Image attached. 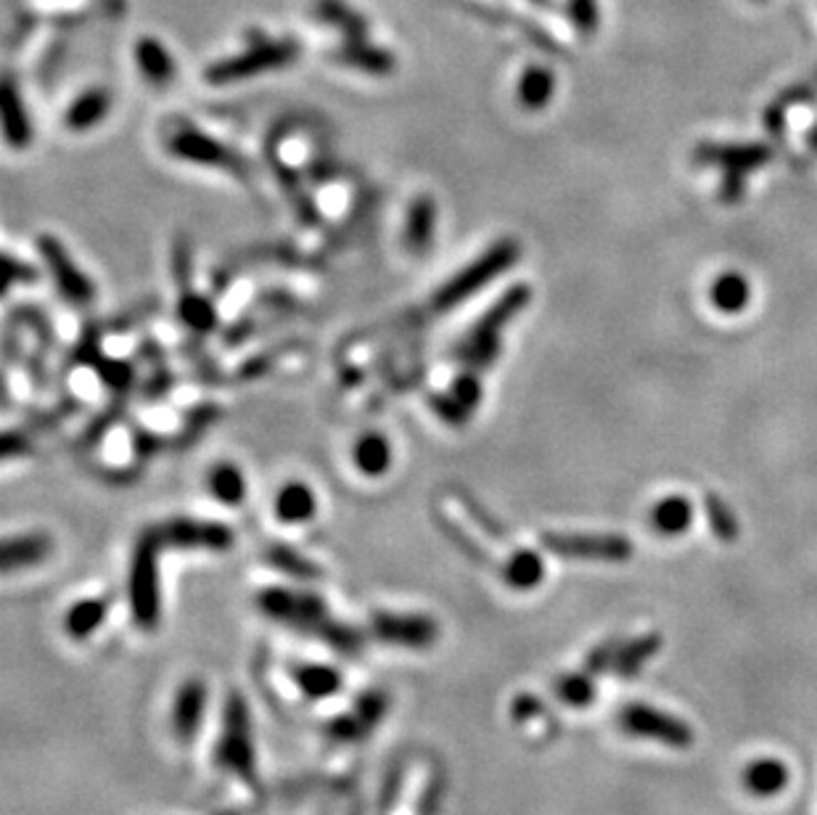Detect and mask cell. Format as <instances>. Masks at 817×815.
<instances>
[{"mask_svg": "<svg viewBox=\"0 0 817 815\" xmlns=\"http://www.w3.org/2000/svg\"><path fill=\"white\" fill-rule=\"evenodd\" d=\"M371 631L376 641L390 646H400V649H428L437 644L439 625L437 620L428 614L418 612H379L373 614Z\"/></svg>", "mask_w": 817, "mask_h": 815, "instance_id": "obj_9", "label": "cell"}, {"mask_svg": "<svg viewBox=\"0 0 817 815\" xmlns=\"http://www.w3.org/2000/svg\"><path fill=\"white\" fill-rule=\"evenodd\" d=\"M315 13H318L320 22L339 30L344 40L368 38V22L358 11L350 9L344 0H318V3H315Z\"/></svg>", "mask_w": 817, "mask_h": 815, "instance_id": "obj_29", "label": "cell"}, {"mask_svg": "<svg viewBox=\"0 0 817 815\" xmlns=\"http://www.w3.org/2000/svg\"><path fill=\"white\" fill-rule=\"evenodd\" d=\"M178 313H180V320H183V324L197 334H206L217 326V313H214V305L206 297H202V294L183 292Z\"/></svg>", "mask_w": 817, "mask_h": 815, "instance_id": "obj_35", "label": "cell"}, {"mask_svg": "<svg viewBox=\"0 0 817 815\" xmlns=\"http://www.w3.org/2000/svg\"><path fill=\"white\" fill-rule=\"evenodd\" d=\"M709 299H712L717 310L741 313L749 305V299H752V286H749V281L741 273H722L720 278H714L712 289H709Z\"/></svg>", "mask_w": 817, "mask_h": 815, "instance_id": "obj_32", "label": "cell"}, {"mask_svg": "<svg viewBox=\"0 0 817 815\" xmlns=\"http://www.w3.org/2000/svg\"><path fill=\"white\" fill-rule=\"evenodd\" d=\"M257 606L276 623L310 633L331 649L347 654L360 649L358 633L350 625L339 623L315 593L294 591V588H265L257 596Z\"/></svg>", "mask_w": 817, "mask_h": 815, "instance_id": "obj_1", "label": "cell"}, {"mask_svg": "<svg viewBox=\"0 0 817 815\" xmlns=\"http://www.w3.org/2000/svg\"><path fill=\"white\" fill-rule=\"evenodd\" d=\"M299 56V45L294 40H263V43L252 45V49L227 56L223 62H214L210 70L204 72L206 83L212 85H227L238 83V80L259 77L265 72H276L289 66L294 59Z\"/></svg>", "mask_w": 817, "mask_h": 815, "instance_id": "obj_6", "label": "cell"}, {"mask_svg": "<svg viewBox=\"0 0 817 815\" xmlns=\"http://www.w3.org/2000/svg\"><path fill=\"white\" fill-rule=\"evenodd\" d=\"M109 109H112V93L106 88H91L70 104V109H66V115H64V123L72 133H88L109 117Z\"/></svg>", "mask_w": 817, "mask_h": 815, "instance_id": "obj_19", "label": "cell"}, {"mask_svg": "<svg viewBox=\"0 0 817 815\" xmlns=\"http://www.w3.org/2000/svg\"><path fill=\"white\" fill-rule=\"evenodd\" d=\"M294 684L310 699H328L341 688L339 670L328 665H303L294 670Z\"/></svg>", "mask_w": 817, "mask_h": 815, "instance_id": "obj_34", "label": "cell"}, {"mask_svg": "<svg viewBox=\"0 0 817 815\" xmlns=\"http://www.w3.org/2000/svg\"><path fill=\"white\" fill-rule=\"evenodd\" d=\"M693 522V506L691 500L682 496H669L654 506L648 514V525L656 536L661 538H678L688 530Z\"/></svg>", "mask_w": 817, "mask_h": 815, "instance_id": "obj_24", "label": "cell"}, {"mask_svg": "<svg viewBox=\"0 0 817 815\" xmlns=\"http://www.w3.org/2000/svg\"><path fill=\"white\" fill-rule=\"evenodd\" d=\"M159 553H162V543H159L157 532L146 530L138 538L136 551H132L130 561V580H127V593H130V610L132 617L140 627L151 631L159 623L162 614V588H159Z\"/></svg>", "mask_w": 817, "mask_h": 815, "instance_id": "obj_3", "label": "cell"}, {"mask_svg": "<svg viewBox=\"0 0 817 815\" xmlns=\"http://www.w3.org/2000/svg\"><path fill=\"white\" fill-rule=\"evenodd\" d=\"M217 763L223 771L233 773L246 784L257 781V758H254V733L252 718L244 699L238 694L227 697L223 712V733L217 744Z\"/></svg>", "mask_w": 817, "mask_h": 815, "instance_id": "obj_5", "label": "cell"}, {"mask_svg": "<svg viewBox=\"0 0 817 815\" xmlns=\"http://www.w3.org/2000/svg\"><path fill=\"white\" fill-rule=\"evenodd\" d=\"M542 705L534 697H519L516 699L513 705V718L516 720H524V718H532L534 712H540Z\"/></svg>", "mask_w": 817, "mask_h": 815, "instance_id": "obj_45", "label": "cell"}, {"mask_svg": "<svg viewBox=\"0 0 817 815\" xmlns=\"http://www.w3.org/2000/svg\"><path fill=\"white\" fill-rule=\"evenodd\" d=\"M555 694L566 707H591L595 699V684L591 673H572V676H561L555 684Z\"/></svg>", "mask_w": 817, "mask_h": 815, "instance_id": "obj_36", "label": "cell"}, {"mask_svg": "<svg viewBox=\"0 0 817 815\" xmlns=\"http://www.w3.org/2000/svg\"><path fill=\"white\" fill-rule=\"evenodd\" d=\"M503 580L513 591H532V588H538L545 580L542 557L538 551H529V548L513 551L503 567Z\"/></svg>", "mask_w": 817, "mask_h": 815, "instance_id": "obj_30", "label": "cell"}, {"mask_svg": "<svg viewBox=\"0 0 817 815\" xmlns=\"http://www.w3.org/2000/svg\"><path fill=\"white\" fill-rule=\"evenodd\" d=\"M743 178H746L743 172H725V180H722V202H739Z\"/></svg>", "mask_w": 817, "mask_h": 815, "instance_id": "obj_44", "label": "cell"}, {"mask_svg": "<svg viewBox=\"0 0 817 815\" xmlns=\"http://www.w3.org/2000/svg\"><path fill=\"white\" fill-rule=\"evenodd\" d=\"M619 726L629 737L661 741L669 750H688L693 744V728L686 720L678 715L656 710V707L640 705V701L622 707Z\"/></svg>", "mask_w": 817, "mask_h": 815, "instance_id": "obj_7", "label": "cell"}, {"mask_svg": "<svg viewBox=\"0 0 817 815\" xmlns=\"http://www.w3.org/2000/svg\"><path fill=\"white\" fill-rule=\"evenodd\" d=\"M157 538L162 548H202V551H227L233 546V530L223 522L176 517L159 525Z\"/></svg>", "mask_w": 817, "mask_h": 815, "instance_id": "obj_12", "label": "cell"}, {"mask_svg": "<svg viewBox=\"0 0 817 815\" xmlns=\"http://www.w3.org/2000/svg\"><path fill=\"white\" fill-rule=\"evenodd\" d=\"M0 136L17 151H24L35 138L22 91L11 75H0Z\"/></svg>", "mask_w": 817, "mask_h": 815, "instance_id": "obj_13", "label": "cell"}, {"mask_svg": "<svg viewBox=\"0 0 817 815\" xmlns=\"http://www.w3.org/2000/svg\"><path fill=\"white\" fill-rule=\"evenodd\" d=\"M206 487L225 506H238L246 498V477L236 464H227V461L212 466L206 474Z\"/></svg>", "mask_w": 817, "mask_h": 815, "instance_id": "obj_33", "label": "cell"}, {"mask_svg": "<svg viewBox=\"0 0 817 815\" xmlns=\"http://www.w3.org/2000/svg\"><path fill=\"white\" fill-rule=\"evenodd\" d=\"M481 400V384L474 373H464L453 382L450 395L434 398V411L439 413L442 419L450 421V424H464V421L477 411Z\"/></svg>", "mask_w": 817, "mask_h": 815, "instance_id": "obj_18", "label": "cell"}, {"mask_svg": "<svg viewBox=\"0 0 817 815\" xmlns=\"http://www.w3.org/2000/svg\"><path fill=\"white\" fill-rule=\"evenodd\" d=\"M35 278L38 271L32 268V265L0 252V297H6V294L11 292V286L17 284H35Z\"/></svg>", "mask_w": 817, "mask_h": 815, "instance_id": "obj_39", "label": "cell"}, {"mask_svg": "<svg viewBox=\"0 0 817 815\" xmlns=\"http://www.w3.org/2000/svg\"><path fill=\"white\" fill-rule=\"evenodd\" d=\"M176 276L183 286H185V278H191V257L185 255V250H178V255H176Z\"/></svg>", "mask_w": 817, "mask_h": 815, "instance_id": "obj_46", "label": "cell"}, {"mask_svg": "<svg viewBox=\"0 0 817 815\" xmlns=\"http://www.w3.org/2000/svg\"><path fill=\"white\" fill-rule=\"evenodd\" d=\"M106 612H109V601L106 599L77 601V604L66 612V620H64L66 633H70L75 641H85L104 625Z\"/></svg>", "mask_w": 817, "mask_h": 815, "instance_id": "obj_31", "label": "cell"}, {"mask_svg": "<svg viewBox=\"0 0 817 815\" xmlns=\"http://www.w3.org/2000/svg\"><path fill=\"white\" fill-rule=\"evenodd\" d=\"M102 373L106 377V382H109L112 387H127V382H130V369H127L125 363H114V360H106V363L102 366Z\"/></svg>", "mask_w": 817, "mask_h": 815, "instance_id": "obj_43", "label": "cell"}, {"mask_svg": "<svg viewBox=\"0 0 817 815\" xmlns=\"http://www.w3.org/2000/svg\"><path fill=\"white\" fill-rule=\"evenodd\" d=\"M318 514V498L305 483H286L276 496V517L284 525H305Z\"/></svg>", "mask_w": 817, "mask_h": 815, "instance_id": "obj_23", "label": "cell"}, {"mask_svg": "<svg viewBox=\"0 0 817 815\" xmlns=\"http://www.w3.org/2000/svg\"><path fill=\"white\" fill-rule=\"evenodd\" d=\"M741 779H743V786H746V792L754 794V797H775V794H781L783 790H786L792 773H788V768L783 760L760 758L746 765V771H743Z\"/></svg>", "mask_w": 817, "mask_h": 815, "instance_id": "obj_20", "label": "cell"}, {"mask_svg": "<svg viewBox=\"0 0 817 815\" xmlns=\"http://www.w3.org/2000/svg\"><path fill=\"white\" fill-rule=\"evenodd\" d=\"M339 62L352 66V70L365 72V75H392L394 72V56L386 49H379V45H371L365 40H344L339 51Z\"/></svg>", "mask_w": 817, "mask_h": 815, "instance_id": "obj_22", "label": "cell"}, {"mask_svg": "<svg viewBox=\"0 0 817 815\" xmlns=\"http://www.w3.org/2000/svg\"><path fill=\"white\" fill-rule=\"evenodd\" d=\"M529 297H532V292H529L527 286H511V289H508L503 297L477 320V326L468 331L464 345H460V358H464V363L474 366V369H490L492 360L498 358L500 352V331L511 324L516 313L524 310L529 305Z\"/></svg>", "mask_w": 817, "mask_h": 815, "instance_id": "obj_4", "label": "cell"}, {"mask_svg": "<svg viewBox=\"0 0 817 815\" xmlns=\"http://www.w3.org/2000/svg\"><path fill=\"white\" fill-rule=\"evenodd\" d=\"M555 93V75L548 66H527L519 77L516 98L527 112H540L542 106L551 104Z\"/></svg>", "mask_w": 817, "mask_h": 815, "instance_id": "obj_28", "label": "cell"}, {"mask_svg": "<svg viewBox=\"0 0 817 815\" xmlns=\"http://www.w3.org/2000/svg\"><path fill=\"white\" fill-rule=\"evenodd\" d=\"M51 553L53 538L45 536V532H24V536L0 538V578L45 564L51 559Z\"/></svg>", "mask_w": 817, "mask_h": 815, "instance_id": "obj_14", "label": "cell"}, {"mask_svg": "<svg viewBox=\"0 0 817 815\" xmlns=\"http://www.w3.org/2000/svg\"><path fill=\"white\" fill-rule=\"evenodd\" d=\"M167 151H170L172 157L183 159V162L217 167V170H225L227 176L236 178L250 176V165H246V159L241 157V154L227 149V146L220 144L217 138L206 136V133L197 128H180L178 133H172L170 140H167Z\"/></svg>", "mask_w": 817, "mask_h": 815, "instance_id": "obj_8", "label": "cell"}, {"mask_svg": "<svg viewBox=\"0 0 817 815\" xmlns=\"http://www.w3.org/2000/svg\"><path fill=\"white\" fill-rule=\"evenodd\" d=\"M616 649H619V644H616L614 638L604 641L601 646H595V649L587 654V663H585V673H591V676H595V673L606 670V667H612V659Z\"/></svg>", "mask_w": 817, "mask_h": 815, "instance_id": "obj_41", "label": "cell"}, {"mask_svg": "<svg viewBox=\"0 0 817 815\" xmlns=\"http://www.w3.org/2000/svg\"><path fill=\"white\" fill-rule=\"evenodd\" d=\"M661 649V636L659 633H646V636H638L633 641H627V644H619V649H616L614 659H612V670L616 673V676H638V673L646 667V663H651V659L659 654Z\"/></svg>", "mask_w": 817, "mask_h": 815, "instance_id": "obj_27", "label": "cell"}, {"mask_svg": "<svg viewBox=\"0 0 817 815\" xmlns=\"http://www.w3.org/2000/svg\"><path fill=\"white\" fill-rule=\"evenodd\" d=\"M352 461L363 477H384L392 466V445L384 434L368 432L354 443Z\"/></svg>", "mask_w": 817, "mask_h": 815, "instance_id": "obj_26", "label": "cell"}, {"mask_svg": "<svg viewBox=\"0 0 817 815\" xmlns=\"http://www.w3.org/2000/svg\"><path fill=\"white\" fill-rule=\"evenodd\" d=\"M569 17H572L574 30H577L580 35L585 38L595 35L601 22L598 0H569Z\"/></svg>", "mask_w": 817, "mask_h": 815, "instance_id": "obj_40", "label": "cell"}, {"mask_svg": "<svg viewBox=\"0 0 817 815\" xmlns=\"http://www.w3.org/2000/svg\"><path fill=\"white\" fill-rule=\"evenodd\" d=\"M32 451V443L22 432H0V461L17 456H26Z\"/></svg>", "mask_w": 817, "mask_h": 815, "instance_id": "obj_42", "label": "cell"}, {"mask_svg": "<svg viewBox=\"0 0 817 815\" xmlns=\"http://www.w3.org/2000/svg\"><path fill=\"white\" fill-rule=\"evenodd\" d=\"M206 712V686L204 680L191 678L180 686L172 705V731L180 741H191L202 728Z\"/></svg>", "mask_w": 817, "mask_h": 815, "instance_id": "obj_16", "label": "cell"}, {"mask_svg": "<svg viewBox=\"0 0 817 815\" xmlns=\"http://www.w3.org/2000/svg\"><path fill=\"white\" fill-rule=\"evenodd\" d=\"M136 64L140 75L151 85H167L176 80V59L167 51V45L157 38H140L136 45Z\"/></svg>", "mask_w": 817, "mask_h": 815, "instance_id": "obj_25", "label": "cell"}, {"mask_svg": "<svg viewBox=\"0 0 817 815\" xmlns=\"http://www.w3.org/2000/svg\"><path fill=\"white\" fill-rule=\"evenodd\" d=\"M434 231H437V204L432 197H418L407 210L405 246L413 255H424L434 242Z\"/></svg>", "mask_w": 817, "mask_h": 815, "instance_id": "obj_21", "label": "cell"}, {"mask_svg": "<svg viewBox=\"0 0 817 815\" xmlns=\"http://www.w3.org/2000/svg\"><path fill=\"white\" fill-rule=\"evenodd\" d=\"M519 257H521V246L519 242H513V239H503V242L492 244L485 255H479L471 265H468V268L455 273V276L447 281L437 294H434V299H432L434 310L445 313V310H453V307L464 305L466 299L474 297V294L485 289V286H490L500 273L511 271L513 265L519 263Z\"/></svg>", "mask_w": 817, "mask_h": 815, "instance_id": "obj_2", "label": "cell"}, {"mask_svg": "<svg viewBox=\"0 0 817 815\" xmlns=\"http://www.w3.org/2000/svg\"><path fill=\"white\" fill-rule=\"evenodd\" d=\"M707 519L714 536L725 543H733L739 538V519L717 496H707Z\"/></svg>", "mask_w": 817, "mask_h": 815, "instance_id": "obj_38", "label": "cell"}, {"mask_svg": "<svg viewBox=\"0 0 817 815\" xmlns=\"http://www.w3.org/2000/svg\"><path fill=\"white\" fill-rule=\"evenodd\" d=\"M267 561H270L273 567H278L280 572L291 574V578L310 580V578H318V572H320L312 561H307L303 557V553L291 551V548H286V546H273L270 551H267Z\"/></svg>", "mask_w": 817, "mask_h": 815, "instance_id": "obj_37", "label": "cell"}, {"mask_svg": "<svg viewBox=\"0 0 817 815\" xmlns=\"http://www.w3.org/2000/svg\"><path fill=\"white\" fill-rule=\"evenodd\" d=\"M693 159L701 165H720L728 172L746 176L754 167L767 165L773 159V149L756 144H704L693 151Z\"/></svg>", "mask_w": 817, "mask_h": 815, "instance_id": "obj_15", "label": "cell"}, {"mask_svg": "<svg viewBox=\"0 0 817 815\" xmlns=\"http://www.w3.org/2000/svg\"><path fill=\"white\" fill-rule=\"evenodd\" d=\"M542 546L561 559L577 561H627L633 559L635 546L625 536H542Z\"/></svg>", "mask_w": 817, "mask_h": 815, "instance_id": "obj_11", "label": "cell"}, {"mask_svg": "<svg viewBox=\"0 0 817 815\" xmlns=\"http://www.w3.org/2000/svg\"><path fill=\"white\" fill-rule=\"evenodd\" d=\"M38 250H40V255H43L45 265H49L53 284H56V289L64 294L66 303L91 305L93 299H96V286H93L88 273H85L83 268H77V263L72 260L70 252H66V246L59 242L56 236H51V233L40 236Z\"/></svg>", "mask_w": 817, "mask_h": 815, "instance_id": "obj_10", "label": "cell"}, {"mask_svg": "<svg viewBox=\"0 0 817 815\" xmlns=\"http://www.w3.org/2000/svg\"><path fill=\"white\" fill-rule=\"evenodd\" d=\"M386 712V697L384 694H365V697L358 699V705L352 707L350 712L341 715L331 723V733L339 741H354L363 739L371 728H376L381 723Z\"/></svg>", "mask_w": 817, "mask_h": 815, "instance_id": "obj_17", "label": "cell"}, {"mask_svg": "<svg viewBox=\"0 0 817 815\" xmlns=\"http://www.w3.org/2000/svg\"><path fill=\"white\" fill-rule=\"evenodd\" d=\"M809 144H813V146H817V125H815V130H813V133H809Z\"/></svg>", "mask_w": 817, "mask_h": 815, "instance_id": "obj_47", "label": "cell"}]
</instances>
